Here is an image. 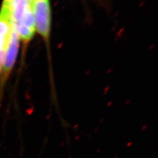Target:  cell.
Segmentation results:
<instances>
[{
	"mask_svg": "<svg viewBox=\"0 0 158 158\" xmlns=\"http://www.w3.org/2000/svg\"><path fill=\"white\" fill-rule=\"evenodd\" d=\"M20 39L17 32L12 27L11 33L10 35L7 46L4 52L3 62L2 69L1 86H3L6 81L11 73V69L16 61L19 47Z\"/></svg>",
	"mask_w": 158,
	"mask_h": 158,
	"instance_id": "obj_2",
	"label": "cell"
},
{
	"mask_svg": "<svg viewBox=\"0 0 158 158\" xmlns=\"http://www.w3.org/2000/svg\"><path fill=\"white\" fill-rule=\"evenodd\" d=\"M3 56H4V52H0V73L2 72V69Z\"/></svg>",
	"mask_w": 158,
	"mask_h": 158,
	"instance_id": "obj_4",
	"label": "cell"
},
{
	"mask_svg": "<svg viewBox=\"0 0 158 158\" xmlns=\"http://www.w3.org/2000/svg\"><path fill=\"white\" fill-rule=\"evenodd\" d=\"M34 27L40 35L48 40L51 30L52 12L49 0H32Z\"/></svg>",
	"mask_w": 158,
	"mask_h": 158,
	"instance_id": "obj_1",
	"label": "cell"
},
{
	"mask_svg": "<svg viewBox=\"0 0 158 158\" xmlns=\"http://www.w3.org/2000/svg\"><path fill=\"white\" fill-rule=\"evenodd\" d=\"M12 30L11 7L3 2L0 10V52H5Z\"/></svg>",
	"mask_w": 158,
	"mask_h": 158,
	"instance_id": "obj_3",
	"label": "cell"
}]
</instances>
